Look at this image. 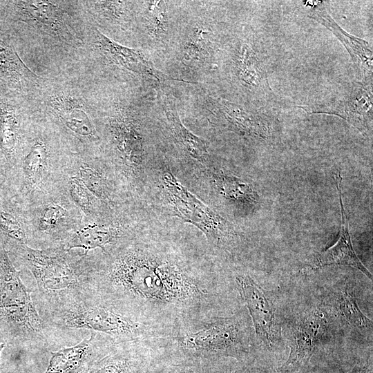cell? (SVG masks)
I'll list each match as a JSON object with an SVG mask.
<instances>
[{"label": "cell", "mask_w": 373, "mask_h": 373, "mask_svg": "<svg viewBox=\"0 0 373 373\" xmlns=\"http://www.w3.org/2000/svg\"><path fill=\"white\" fill-rule=\"evenodd\" d=\"M50 105L60 121L73 133L88 138L96 137L93 122L80 99L69 95H57L50 99Z\"/></svg>", "instance_id": "23"}, {"label": "cell", "mask_w": 373, "mask_h": 373, "mask_svg": "<svg viewBox=\"0 0 373 373\" xmlns=\"http://www.w3.org/2000/svg\"><path fill=\"white\" fill-rule=\"evenodd\" d=\"M21 18L26 22L57 37L67 44L76 46L81 39L68 20V15L58 2L20 1L15 2Z\"/></svg>", "instance_id": "16"}, {"label": "cell", "mask_w": 373, "mask_h": 373, "mask_svg": "<svg viewBox=\"0 0 373 373\" xmlns=\"http://www.w3.org/2000/svg\"><path fill=\"white\" fill-rule=\"evenodd\" d=\"M204 106L221 127L245 137L265 139L271 133L266 116L227 99L206 95Z\"/></svg>", "instance_id": "11"}, {"label": "cell", "mask_w": 373, "mask_h": 373, "mask_svg": "<svg viewBox=\"0 0 373 373\" xmlns=\"http://www.w3.org/2000/svg\"><path fill=\"white\" fill-rule=\"evenodd\" d=\"M144 8L142 23L146 41L153 46L160 47L168 44L173 37V15L171 1H142Z\"/></svg>", "instance_id": "22"}, {"label": "cell", "mask_w": 373, "mask_h": 373, "mask_svg": "<svg viewBox=\"0 0 373 373\" xmlns=\"http://www.w3.org/2000/svg\"><path fill=\"white\" fill-rule=\"evenodd\" d=\"M48 169V152L41 140H37L31 146L23 161L24 183L26 193L39 189Z\"/></svg>", "instance_id": "25"}, {"label": "cell", "mask_w": 373, "mask_h": 373, "mask_svg": "<svg viewBox=\"0 0 373 373\" xmlns=\"http://www.w3.org/2000/svg\"><path fill=\"white\" fill-rule=\"evenodd\" d=\"M50 348L58 334L73 331L97 332L118 343L165 337L169 332L142 323L101 301L89 297L48 315L41 316Z\"/></svg>", "instance_id": "4"}, {"label": "cell", "mask_w": 373, "mask_h": 373, "mask_svg": "<svg viewBox=\"0 0 373 373\" xmlns=\"http://www.w3.org/2000/svg\"><path fill=\"white\" fill-rule=\"evenodd\" d=\"M135 235L129 232L119 222H90L76 227L62 245L67 250L82 248L84 256L96 249H100L102 254H107Z\"/></svg>", "instance_id": "18"}, {"label": "cell", "mask_w": 373, "mask_h": 373, "mask_svg": "<svg viewBox=\"0 0 373 373\" xmlns=\"http://www.w3.org/2000/svg\"><path fill=\"white\" fill-rule=\"evenodd\" d=\"M229 52L232 79L244 93L256 97L272 93L265 65L253 38H238Z\"/></svg>", "instance_id": "9"}, {"label": "cell", "mask_w": 373, "mask_h": 373, "mask_svg": "<svg viewBox=\"0 0 373 373\" xmlns=\"http://www.w3.org/2000/svg\"><path fill=\"white\" fill-rule=\"evenodd\" d=\"M117 343H119L109 336L90 332L75 345L51 351V358L44 373H78Z\"/></svg>", "instance_id": "15"}, {"label": "cell", "mask_w": 373, "mask_h": 373, "mask_svg": "<svg viewBox=\"0 0 373 373\" xmlns=\"http://www.w3.org/2000/svg\"><path fill=\"white\" fill-rule=\"evenodd\" d=\"M18 256L32 276V293L39 316L75 304L93 293L89 256L67 250L62 245L46 249L16 247Z\"/></svg>", "instance_id": "2"}, {"label": "cell", "mask_w": 373, "mask_h": 373, "mask_svg": "<svg viewBox=\"0 0 373 373\" xmlns=\"http://www.w3.org/2000/svg\"><path fill=\"white\" fill-rule=\"evenodd\" d=\"M96 44L106 59L127 71L141 77L157 86L169 81H181L168 77L157 70L142 52L124 46L103 33L96 31Z\"/></svg>", "instance_id": "17"}, {"label": "cell", "mask_w": 373, "mask_h": 373, "mask_svg": "<svg viewBox=\"0 0 373 373\" xmlns=\"http://www.w3.org/2000/svg\"><path fill=\"white\" fill-rule=\"evenodd\" d=\"M68 191L73 202L87 216H95L99 213L103 202L94 195L77 177L70 178Z\"/></svg>", "instance_id": "31"}, {"label": "cell", "mask_w": 373, "mask_h": 373, "mask_svg": "<svg viewBox=\"0 0 373 373\" xmlns=\"http://www.w3.org/2000/svg\"><path fill=\"white\" fill-rule=\"evenodd\" d=\"M0 227L17 246L28 245L29 236L24 226L12 215L0 211Z\"/></svg>", "instance_id": "34"}, {"label": "cell", "mask_w": 373, "mask_h": 373, "mask_svg": "<svg viewBox=\"0 0 373 373\" xmlns=\"http://www.w3.org/2000/svg\"><path fill=\"white\" fill-rule=\"evenodd\" d=\"M162 362L168 373H207L204 365L198 361H162Z\"/></svg>", "instance_id": "35"}, {"label": "cell", "mask_w": 373, "mask_h": 373, "mask_svg": "<svg viewBox=\"0 0 373 373\" xmlns=\"http://www.w3.org/2000/svg\"><path fill=\"white\" fill-rule=\"evenodd\" d=\"M108 129L119 174L130 184H137L143 180L147 155L142 121L131 110L117 106Z\"/></svg>", "instance_id": "7"}, {"label": "cell", "mask_w": 373, "mask_h": 373, "mask_svg": "<svg viewBox=\"0 0 373 373\" xmlns=\"http://www.w3.org/2000/svg\"><path fill=\"white\" fill-rule=\"evenodd\" d=\"M91 3L99 16L111 23H124L130 19L132 15L131 1H97Z\"/></svg>", "instance_id": "33"}, {"label": "cell", "mask_w": 373, "mask_h": 373, "mask_svg": "<svg viewBox=\"0 0 373 373\" xmlns=\"http://www.w3.org/2000/svg\"><path fill=\"white\" fill-rule=\"evenodd\" d=\"M204 250L157 235L134 236L90 256L94 294L142 323L169 332L218 313L222 293Z\"/></svg>", "instance_id": "1"}, {"label": "cell", "mask_w": 373, "mask_h": 373, "mask_svg": "<svg viewBox=\"0 0 373 373\" xmlns=\"http://www.w3.org/2000/svg\"><path fill=\"white\" fill-rule=\"evenodd\" d=\"M19 124L15 110L0 101V145L6 156L12 155L18 139Z\"/></svg>", "instance_id": "28"}, {"label": "cell", "mask_w": 373, "mask_h": 373, "mask_svg": "<svg viewBox=\"0 0 373 373\" xmlns=\"http://www.w3.org/2000/svg\"><path fill=\"white\" fill-rule=\"evenodd\" d=\"M0 246V342L30 351L50 348L31 296Z\"/></svg>", "instance_id": "5"}, {"label": "cell", "mask_w": 373, "mask_h": 373, "mask_svg": "<svg viewBox=\"0 0 373 373\" xmlns=\"http://www.w3.org/2000/svg\"><path fill=\"white\" fill-rule=\"evenodd\" d=\"M151 373H168L166 370L163 362L162 361L161 363L155 367Z\"/></svg>", "instance_id": "37"}, {"label": "cell", "mask_w": 373, "mask_h": 373, "mask_svg": "<svg viewBox=\"0 0 373 373\" xmlns=\"http://www.w3.org/2000/svg\"><path fill=\"white\" fill-rule=\"evenodd\" d=\"M164 361L200 363L250 356L251 327L247 312L191 320L171 329L161 338Z\"/></svg>", "instance_id": "3"}, {"label": "cell", "mask_w": 373, "mask_h": 373, "mask_svg": "<svg viewBox=\"0 0 373 373\" xmlns=\"http://www.w3.org/2000/svg\"><path fill=\"white\" fill-rule=\"evenodd\" d=\"M312 113L334 114L341 117L363 133L371 129L372 122V95L369 87L360 82L348 86L346 93L326 104L309 108Z\"/></svg>", "instance_id": "14"}, {"label": "cell", "mask_w": 373, "mask_h": 373, "mask_svg": "<svg viewBox=\"0 0 373 373\" xmlns=\"http://www.w3.org/2000/svg\"><path fill=\"white\" fill-rule=\"evenodd\" d=\"M4 346H5V343L0 342V355H1V352L2 350L4 348ZM0 371H1V367H0Z\"/></svg>", "instance_id": "38"}, {"label": "cell", "mask_w": 373, "mask_h": 373, "mask_svg": "<svg viewBox=\"0 0 373 373\" xmlns=\"http://www.w3.org/2000/svg\"><path fill=\"white\" fill-rule=\"evenodd\" d=\"M162 362L159 338L117 343L79 373H151Z\"/></svg>", "instance_id": "8"}, {"label": "cell", "mask_w": 373, "mask_h": 373, "mask_svg": "<svg viewBox=\"0 0 373 373\" xmlns=\"http://www.w3.org/2000/svg\"><path fill=\"white\" fill-rule=\"evenodd\" d=\"M234 283L248 309L257 337L267 347H275L280 338V326L265 290L246 274H237Z\"/></svg>", "instance_id": "10"}, {"label": "cell", "mask_w": 373, "mask_h": 373, "mask_svg": "<svg viewBox=\"0 0 373 373\" xmlns=\"http://www.w3.org/2000/svg\"><path fill=\"white\" fill-rule=\"evenodd\" d=\"M211 180L220 195L232 202L249 205L258 201V195L252 186L238 178L211 173Z\"/></svg>", "instance_id": "26"}, {"label": "cell", "mask_w": 373, "mask_h": 373, "mask_svg": "<svg viewBox=\"0 0 373 373\" xmlns=\"http://www.w3.org/2000/svg\"><path fill=\"white\" fill-rule=\"evenodd\" d=\"M327 318L321 309L301 317L291 332L289 354L279 373H295L308 365L326 329Z\"/></svg>", "instance_id": "13"}, {"label": "cell", "mask_w": 373, "mask_h": 373, "mask_svg": "<svg viewBox=\"0 0 373 373\" xmlns=\"http://www.w3.org/2000/svg\"><path fill=\"white\" fill-rule=\"evenodd\" d=\"M159 184L170 211L201 230L210 245L227 251L237 247L239 238L229 222L197 198L171 171L161 173Z\"/></svg>", "instance_id": "6"}, {"label": "cell", "mask_w": 373, "mask_h": 373, "mask_svg": "<svg viewBox=\"0 0 373 373\" xmlns=\"http://www.w3.org/2000/svg\"><path fill=\"white\" fill-rule=\"evenodd\" d=\"M346 373H372V363L367 362L365 363L356 365Z\"/></svg>", "instance_id": "36"}, {"label": "cell", "mask_w": 373, "mask_h": 373, "mask_svg": "<svg viewBox=\"0 0 373 373\" xmlns=\"http://www.w3.org/2000/svg\"><path fill=\"white\" fill-rule=\"evenodd\" d=\"M179 38L177 61L182 71L198 73L214 55L216 37L214 28L204 17H195L186 23Z\"/></svg>", "instance_id": "12"}, {"label": "cell", "mask_w": 373, "mask_h": 373, "mask_svg": "<svg viewBox=\"0 0 373 373\" xmlns=\"http://www.w3.org/2000/svg\"><path fill=\"white\" fill-rule=\"evenodd\" d=\"M334 176L341 204V224L338 238L333 246L317 256L305 270H315L332 265H349L357 269L368 278L372 280V274L357 257L352 246L349 229V223L343 203V194L341 191L342 178L338 169L336 170Z\"/></svg>", "instance_id": "19"}, {"label": "cell", "mask_w": 373, "mask_h": 373, "mask_svg": "<svg viewBox=\"0 0 373 373\" xmlns=\"http://www.w3.org/2000/svg\"><path fill=\"white\" fill-rule=\"evenodd\" d=\"M312 17L319 20L325 26L334 32V33L343 41V44L350 53L355 66V70L360 78H367L372 80V52L370 46L365 41L350 35L342 30L324 10L313 11Z\"/></svg>", "instance_id": "24"}, {"label": "cell", "mask_w": 373, "mask_h": 373, "mask_svg": "<svg viewBox=\"0 0 373 373\" xmlns=\"http://www.w3.org/2000/svg\"><path fill=\"white\" fill-rule=\"evenodd\" d=\"M0 71L18 82H35L37 76L21 61L14 49L0 39Z\"/></svg>", "instance_id": "29"}, {"label": "cell", "mask_w": 373, "mask_h": 373, "mask_svg": "<svg viewBox=\"0 0 373 373\" xmlns=\"http://www.w3.org/2000/svg\"><path fill=\"white\" fill-rule=\"evenodd\" d=\"M75 176L99 200L104 203L111 201L113 187L99 169L90 164L82 163L78 166Z\"/></svg>", "instance_id": "27"}, {"label": "cell", "mask_w": 373, "mask_h": 373, "mask_svg": "<svg viewBox=\"0 0 373 373\" xmlns=\"http://www.w3.org/2000/svg\"><path fill=\"white\" fill-rule=\"evenodd\" d=\"M71 215L64 204L51 201L37 211L34 226V238L50 247L61 245L73 231L69 226Z\"/></svg>", "instance_id": "20"}, {"label": "cell", "mask_w": 373, "mask_h": 373, "mask_svg": "<svg viewBox=\"0 0 373 373\" xmlns=\"http://www.w3.org/2000/svg\"><path fill=\"white\" fill-rule=\"evenodd\" d=\"M250 356L242 358H222L214 361L202 363L207 373H265L254 365Z\"/></svg>", "instance_id": "32"}, {"label": "cell", "mask_w": 373, "mask_h": 373, "mask_svg": "<svg viewBox=\"0 0 373 373\" xmlns=\"http://www.w3.org/2000/svg\"><path fill=\"white\" fill-rule=\"evenodd\" d=\"M161 104L166 117V122L178 147L187 157L204 164L209 151L207 142L193 134L182 124L174 103L168 97H161Z\"/></svg>", "instance_id": "21"}, {"label": "cell", "mask_w": 373, "mask_h": 373, "mask_svg": "<svg viewBox=\"0 0 373 373\" xmlns=\"http://www.w3.org/2000/svg\"><path fill=\"white\" fill-rule=\"evenodd\" d=\"M338 303L342 315L350 325L360 331H372V321L359 309L349 285L341 291Z\"/></svg>", "instance_id": "30"}]
</instances>
